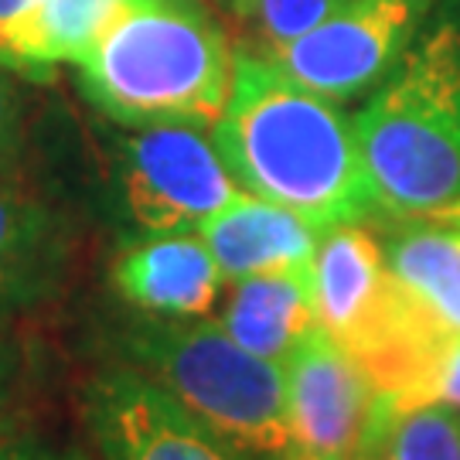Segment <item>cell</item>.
<instances>
[{
	"label": "cell",
	"mask_w": 460,
	"mask_h": 460,
	"mask_svg": "<svg viewBox=\"0 0 460 460\" xmlns=\"http://www.w3.org/2000/svg\"><path fill=\"white\" fill-rule=\"evenodd\" d=\"M215 324L249 355L283 365L317 328L314 266L232 279V290L222 300Z\"/></svg>",
	"instance_id": "obj_13"
},
{
	"label": "cell",
	"mask_w": 460,
	"mask_h": 460,
	"mask_svg": "<svg viewBox=\"0 0 460 460\" xmlns=\"http://www.w3.org/2000/svg\"><path fill=\"white\" fill-rule=\"evenodd\" d=\"M17 389H21V355L17 345L0 338V444L11 437V416H14Z\"/></svg>",
	"instance_id": "obj_20"
},
{
	"label": "cell",
	"mask_w": 460,
	"mask_h": 460,
	"mask_svg": "<svg viewBox=\"0 0 460 460\" xmlns=\"http://www.w3.org/2000/svg\"><path fill=\"white\" fill-rule=\"evenodd\" d=\"M215 7H222V11H229L232 17H239V21H246V11H249V0H208Z\"/></svg>",
	"instance_id": "obj_24"
},
{
	"label": "cell",
	"mask_w": 460,
	"mask_h": 460,
	"mask_svg": "<svg viewBox=\"0 0 460 460\" xmlns=\"http://www.w3.org/2000/svg\"><path fill=\"white\" fill-rule=\"evenodd\" d=\"M0 460H89L79 447H58L38 437H7L0 444Z\"/></svg>",
	"instance_id": "obj_22"
},
{
	"label": "cell",
	"mask_w": 460,
	"mask_h": 460,
	"mask_svg": "<svg viewBox=\"0 0 460 460\" xmlns=\"http://www.w3.org/2000/svg\"><path fill=\"white\" fill-rule=\"evenodd\" d=\"M393 406H447L460 412V334L447 338L420 385Z\"/></svg>",
	"instance_id": "obj_18"
},
{
	"label": "cell",
	"mask_w": 460,
	"mask_h": 460,
	"mask_svg": "<svg viewBox=\"0 0 460 460\" xmlns=\"http://www.w3.org/2000/svg\"><path fill=\"white\" fill-rule=\"evenodd\" d=\"M222 277L246 279L283 270H311L321 235L314 222L270 198L239 191L198 229Z\"/></svg>",
	"instance_id": "obj_12"
},
{
	"label": "cell",
	"mask_w": 460,
	"mask_h": 460,
	"mask_svg": "<svg viewBox=\"0 0 460 460\" xmlns=\"http://www.w3.org/2000/svg\"><path fill=\"white\" fill-rule=\"evenodd\" d=\"M389 218L376 229L389 273L447 334H460V232L433 218Z\"/></svg>",
	"instance_id": "obj_14"
},
{
	"label": "cell",
	"mask_w": 460,
	"mask_h": 460,
	"mask_svg": "<svg viewBox=\"0 0 460 460\" xmlns=\"http://www.w3.org/2000/svg\"><path fill=\"white\" fill-rule=\"evenodd\" d=\"M437 0H341L321 24L263 51L311 93L348 102L376 93L399 66Z\"/></svg>",
	"instance_id": "obj_7"
},
{
	"label": "cell",
	"mask_w": 460,
	"mask_h": 460,
	"mask_svg": "<svg viewBox=\"0 0 460 460\" xmlns=\"http://www.w3.org/2000/svg\"><path fill=\"white\" fill-rule=\"evenodd\" d=\"M423 218H433V222L450 226V229L460 232V201H454V205H447V208H440V212H433V215H423Z\"/></svg>",
	"instance_id": "obj_23"
},
{
	"label": "cell",
	"mask_w": 460,
	"mask_h": 460,
	"mask_svg": "<svg viewBox=\"0 0 460 460\" xmlns=\"http://www.w3.org/2000/svg\"><path fill=\"white\" fill-rule=\"evenodd\" d=\"M75 229L21 161H0V328L62 294Z\"/></svg>",
	"instance_id": "obj_10"
},
{
	"label": "cell",
	"mask_w": 460,
	"mask_h": 460,
	"mask_svg": "<svg viewBox=\"0 0 460 460\" xmlns=\"http://www.w3.org/2000/svg\"><path fill=\"white\" fill-rule=\"evenodd\" d=\"M368 460H460V412L447 406H393Z\"/></svg>",
	"instance_id": "obj_16"
},
{
	"label": "cell",
	"mask_w": 460,
	"mask_h": 460,
	"mask_svg": "<svg viewBox=\"0 0 460 460\" xmlns=\"http://www.w3.org/2000/svg\"><path fill=\"white\" fill-rule=\"evenodd\" d=\"M283 372L294 460H368L385 395L345 348L314 328L283 362Z\"/></svg>",
	"instance_id": "obj_8"
},
{
	"label": "cell",
	"mask_w": 460,
	"mask_h": 460,
	"mask_svg": "<svg viewBox=\"0 0 460 460\" xmlns=\"http://www.w3.org/2000/svg\"><path fill=\"white\" fill-rule=\"evenodd\" d=\"M222 270L198 232L127 239L110 263V287L123 307L161 317H205L222 296Z\"/></svg>",
	"instance_id": "obj_11"
},
{
	"label": "cell",
	"mask_w": 460,
	"mask_h": 460,
	"mask_svg": "<svg viewBox=\"0 0 460 460\" xmlns=\"http://www.w3.org/2000/svg\"><path fill=\"white\" fill-rule=\"evenodd\" d=\"M113 212L127 239L198 232L243 188L212 130L188 123L130 127L113 140Z\"/></svg>",
	"instance_id": "obj_6"
},
{
	"label": "cell",
	"mask_w": 460,
	"mask_h": 460,
	"mask_svg": "<svg viewBox=\"0 0 460 460\" xmlns=\"http://www.w3.org/2000/svg\"><path fill=\"white\" fill-rule=\"evenodd\" d=\"M34 0H0V68L17 75V41Z\"/></svg>",
	"instance_id": "obj_21"
},
{
	"label": "cell",
	"mask_w": 460,
	"mask_h": 460,
	"mask_svg": "<svg viewBox=\"0 0 460 460\" xmlns=\"http://www.w3.org/2000/svg\"><path fill=\"white\" fill-rule=\"evenodd\" d=\"M341 0H249L246 24L256 34V55L273 51L296 34L311 31Z\"/></svg>",
	"instance_id": "obj_17"
},
{
	"label": "cell",
	"mask_w": 460,
	"mask_h": 460,
	"mask_svg": "<svg viewBox=\"0 0 460 460\" xmlns=\"http://www.w3.org/2000/svg\"><path fill=\"white\" fill-rule=\"evenodd\" d=\"M235 51L201 0H123L75 62L83 96L116 127L212 130L232 96Z\"/></svg>",
	"instance_id": "obj_2"
},
{
	"label": "cell",
	"mask_w": 460,
	"mask_h": 460,
	"mask_svg": "<svg viewBox=\"0 0 460 460\" xmlns=\"http://www.w3.org/2000/svg\"><path fill=\"white\" fill-rule=\"evenodd\" d=\"M24 96L14 85L11 72L0 68V161H21L24 157Z\"/></svg>",
	"instance_id": "obj_19"
},
{
	"label": "cell",
	"mask_w": 460,
	"mask_h": 460,
	"mask_svg": "<svg viewBox=\"0 0 460 460\" xmlns=\"http://www.w3.org/2000/svg\"><path fill=\"white\" fill-rule=\"evenodd\" d=\"M123 0H34L17 41V75L49 83L62 62L93 49Z\"/></svg>",
	"instance_id": "obj_15"
},
{
	"label": "cell",
	"mask_w": 460,
	"mask_h": 460,
	"mask_svg": "<svg viewBox=\"0 0 460 460\" xmlns=\"http://www.w3.org/2000/svg\"><path fill=\"white\" fill-rule=\"evenodd\" d=\"M355 133L382 215L423 218L460 201V0L433 4Z\"/></svg>",
	"instance_id": "obj_3"
},
{
	"label": "cell",
	"mask_w": 460,
	"mask_h": 460,
	"mask_svg": "<svg viewBox=\"0 0 460 460\" xmlns=\"http://www.w3.org/2000/svg\"><path fill=\"white\" fill-rule=\"evenodd\" d=\"M314 304L317 328L345 348L389 402H402L454 338L389 273L378 232L365 222L321 235Z\"/></svg>",
	"instance_id": "obj_5"
},
{
	"label": "cell",
	"mask_w": 460,
	"mask_h": 460,
	"mask_svg": "<svg viewBox=\"0 0 460 460\" xmlns=\"http://www.w3.org/2000/svg\"><path fill=\"white\" fill-rule=\"evenodd\" d=\"M83 416L99 460H246L157 382L119 362L85 382Z\"/></svg>",
	"instance_id": "obj_9"
},
{
	"label": "cell",
	"mask_w": 460,
	"mask_h": 460,
	"mask_svg": "<svg viewBox=\"0 0 460 460\" xmlns=\"http://www.w3.org/2000/svg\"><path fill=\"white\" fill-rule=\"evenodd\" d=\"M212 140L243 191L294 208L321 232L382 215L355 116L256 51L235 55L229 106Z\"/></svg>",
	"instance_id": "obj_1"
},
{
	"label": "cell",
	"mask_w": 460,
	"mask_h": 460,
	"mask_svg": "<svg viewBox=\"0 0 460 460\" xmlns=\"http://www.w3.org/2000/svg\"><path fill=\"white\" fill-rule=\"evenodd\" d=\"M116 362L157 382L246 460H294L287 372L239 348L212 317H123Z\"/></svg>",
	"instance_id": "obj_4"
}]
</instances>
